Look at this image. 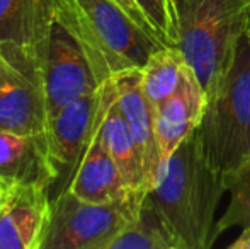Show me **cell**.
Listing matches in <instances>:
<instances>
[{
    "label": "cell",
    "mask_w": 250,
    "mask_h": 249,
    "mask_svg": "<svg viewBox=\"0 0 250 249\" xmlns=\"http://www.w3.org/2000/svg\"><path fill=\"white\" fill-rule=\"evenodd\" d=\"M225 191L227 178L208 160L196 128L164 160L148 193L181 249H209L218 239L216 210Z\"/></svg>",
    "instance_id": "6da1fadb"
},
{
    "label": "cell",
    "mask_w": 250,
    "mask_h": 249,
    "mask_svg": "<svg viewBox=\"0 0 250 249\" xmlns=\"http://www.w3.org/2000/svg\"><path fill=\"white\" fill-rule=\"evenodd\" d=\"M41 91L46 121L101 86L77 38L58 19L51 0H29L21 41Z\"/></svg>",
    "instance_id": "7a4b0ae2"
},
{
    "label": "cell",
    "mask_w": 250,
    "mask_h": 249,
    "mask_svg": "<svg viewBox=\"0 0 250 249\" xmlns=\"http://www.w3.org/2000/svg\"><path fill=\"white\" fill-rule=\"evenodd\" d=\"M174 46L194 70L206 99L214 94L237 57L250 26V0H170Z\"/></svg>",
    "instance_id": "3957f363"
},
{
    "label": "cell",
    "mask_w": 250,
    "mask_h": 249,
    "mask_svg": "<svg viewBox=\"0 0 250 249\" xmlns=\"http://www.w3.org/2000/svg\"><path fill=\"white\" fill-rule=\"evenodd\" d=\"M58 19L77 38L97 82L128 68H143L164 45L114 0H51Z\"/></svg>",
    "instance_id": "277c9868"
},
{
    "label": "cell",
    "mask_w": 250,
    "mask_h": 249,
    "mask_svg": "<svg viewBox=\"0 0 250 249\" xmlns=\"http://www.w3.org/2000/svg\"><path fill=\"white\" fill-rule=\"evenodd\" d=\"M208 160L225 178L250 164V43L242 38L230 72L206 99L198 126Z\"/></svg>",
    "instance_id": "5b68a950"
},
{
    "label": "cell",
    "mask_w": 250,
    "mask_h": 249,
    "mask_svg": "<svg viewBox=\"0 0 250 249\" xmlns=\"http://www.w3.org/2000/svg\"><path fill=\"white\" fill-rule=\"evenodd\" d=\"M146 191H131L109 203H90L66 191L51 203L40 249H109L131 222Z\"/></svg>",
    "instance_id": "8992f818"
},
{
    "label": "cell",
    "mask_w": 250,
    "mask_h": 249,
    "mask_svg": "<svg viewBox=\"0 0 250 249\" xmlns=\"http://www.w3.org/2000/svg\"><path fill=\"white\" fill-rule=\"evenodd\" d=\"M112 77L96 91L63 106L46 126V156L51 171V203L72 186L75 174L104 118Z\"/></svg>",
    "instance_id": "52a82bcc"
},
{
    "label": "cell",
    "mask_w": 250,
    "mask_h": 249,
    "mask_svg": "<svg viewBox=\"0 0 250 249\" xmlns=\"http://www.w3.org/2000/svg\"><path fill=\"white\" fill-rule=\"evenodd\" d=\"M43 97L31 63L16 41L0 43V132L46 133Z\"/></svg>",
    "instance_id": "ba28073f"
},
{
    "label": "cell",
    "mask_w": 250,
    "mask_h": 249,
    "mask_svg": "<svg viewBox=\"0 0 250 249\" xmlns=\"http://www.w3.org/2000/svg\"><path fill=\"white\" fill-rule=\"evenodd\" d=\"M50 213L51 200L44 186H5L0 202V249H40Z\"/></svg>",
    "instance_id": "9c48e42d"
},
{
    "label": "cell",
    "mask_w": 250,
    "mask_h": 249,
    "mask_svg": "<svg viewBox=\"0 0 250 249\" xmlns=\"http://www.w3.org/2000/svg\"><path fill=\"white\" fill-rule=\"evenodd\" d=\"M118 91V103L138 143L145 173V189L150 191L162 171L160 147L155 132V111L142 84V68H128L112 77Z\"/></svg>",
    "instance_id": "30bf717a"
},
{
    "label": "cell",
    "mask_w": 250,
    "mask_h": 249,
    "mask_svg": "<svg viewBox=\"0 0 250 249\" xmlns=\"http://www.w3.org/2000/svg\"><path fill=\"white\" fill-rule=\"evenodd\" d=\"M204 108H206V94L194 70L188 65L181 87L167 101L153 108L155 132H157L162 159H167L198 128Z\"/></svg>",
    "instance_id": "8fae6325"
},
{
    "label": "cell",
    "mask_w": 250,
    "mask_h": 249,
    "mask_svg": "<svg viewBox=\"0 0 250 249\" xmlns=\"http://www.w3.org/2000/svg\"><path fill=\"white\" fill-rule=\"evenodd\" d=\"M0 183L41 184L50 188L51 171L46 156V135L0 132Z\"/></svg>",
    "instance_id": "7c38bea8"
},
{
    "label": "cell",
    "mask_w": 250,
    "mask_h": 249,
    "mask_svg": "<svg viewBox=\"0 0 250 249\" xmlns=\"http://www.w3.org/2000/svg\"><path fill=\"white\" fill-rule=\"evenodd\" d=\"M68 191H72L80 200L90 203L116 202V200L126 198L133 191L126 184L125 178L109 150L105 149L99 130H97V135L94 136Z\"/></svg>",
    "instance_id": "4fadbf2b"
},
{
    "label": "cell",
    "mask_w": 250,
    "mask_h": 249,
    "mask_svg": "<svg viewBox=\"0 0 250 249\" xmlns=\"http://www.w3.org/2000/svg\"><path fill=\"white\" fill-rule=\"evenodd\" d=\"M99 135L109 150L114 162L118 164L126 184L133 191H146L143 160L140 154L138 143L135 140L131 128L123 114L118 103V91L112 79L111 94H109L107 108L99 126Z\"/></svg>",
    "instance_id": "5bb4252c"
},
{
    "label": "cell",
    "mask_w": 250,
    "mask_h": 249,
    "mask_svg": "<svg viewBox=\"0 0 250 249\" xmlns=\"http://www.w3.org/2000/svg\"><path fill=\"white\" fill-rule=\"evenodd\" d=\"M109 249H181L170 224L146 191L131 222Z\"/></svg>",
    "instance_id": "9a60e30c"
},
{
    "label": "cell",
    "mask_w": 250,
    "mask_h": 249,
    "mask_svg": "<svg viewBox=\"0 0 250 249\" xmlns=\"http://www.w3.org/2000/svg\"><path fill=\"white\" fill-rule=\"evenodd\" d=\"M188 62L175 46H164L148 58L142 68V84L151 106L157 108L181 87Z\"/></svg>",
    "instance_id": "2e32d148"
},
{
    "label": "cell",
    "mask_w": 250,
    "mask_h": 249,
    "mask_svg": "<svg viewBox=\"0 0 250 249\" xmlns=\"http://www.w3.org/2000/svg\"><path fill=\"white\" fill-rule=\"evenodd\" d=\"M230 202L216 222V236L231 227H250V164L227 178Z\"/></svg>",
    "instance_id": "e0dca14e"
},
{
    "label": "cell",
    "mask_w": 250,
    "mask_h": 249,
    "mask_svg": "<svg viewBox=\"0 0 250 249\" xmlns=\"http://www.w3.org/2000/svg\"><path fill=\"white\" fill-rule=\"evenodd\" d=\"M143 16L150 23L158 41L164 46H174V16L170 0H136Z\"/></svg>",
    "instance_id": "ac0fdd59"
},
{
    "label": "cell",
    "mask_w": 250,
    "mask_h": 249,
    "mask_svg": "<svg viewBox=\"0 0 250 249\" xmlns=\"http://www.w3.org/2000/svg\"><path fill=\"white\" fill-rule=\"evenodd\" d=\"M27 3L29 0H0V43L16 41L21 45Z\"/></svg>",
    "instance_id": "d6986e66"
},
{
    "label": "cell",
    "mask_w": 250,
    "mask_h": 249,
    "mask_svg": "<svg viewBox=\"0 0 250 249\" xmlns=\"http://www.w3.org/2000/svg\"><path fill=\"white\" fill-rule=\"evenodd\" d=\"M116 3H118L119 7H121L123 10H125L126 14H128L129 17H131L133 21H135L138 26H142L143 29L146 31L148 34H151V36L155 38V40H158L157 38V34H155V31L151 29V26H150V23L146 21V17L143 16V12H142V9L138 7V3H136V0H114Z\"/></svg>",
    "instance_id": "ffe728a7"
},
{
    "label": "cell",
    "mask_w": 250,
    "mask_h": 249,
    "mask_svg": "<svg viewBox=\"0 0 250 249\" xmlns=\"http://www.w3.org/2000/svg\"><path fill=\"white\" fill-rule=\"evenodd\" d=\"M228 249H250V227H244L242 234L228 246Z\"/></svg>",
    "instance_id": "44dd1931"
},
{
    "label": "cell",
    "mask_w": 250,
    "mask_h": 249,
    "mask_svg": "<svg viewBox=\"0 0 250 249\" xmlns=\"http://www.w3.org/2000/svg\"><path fill=\"white\" fill-rule=\"evenodd\" d=\"M3 193H5V186H3V184L0 183V202H2V196H3Z\"/></svg>",
    "instance_id": "7402d4cb"
},
{
    "label": "cell",
    "mask_w": 250,
    "mask_h": 249,
    "mask_svg": "<svg viewBox=\"0 0 250 249\" xmlns=\"http://www.w3.org/2000/svg\"><path fill=\"white\" fill-rule=\"evenodd\" d=\"M245 36H247V40H249V43H250V26L247 27V33H245Z\"/></svg>",
    "instance_id": "603a6c76"
}]
</instances>
